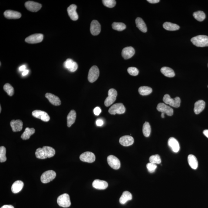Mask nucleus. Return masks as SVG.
Wrapping results in <instances>:
<instances>
[{
	"instance_id": "obj_1",
	"label": "nucleus",
	"mask_w": 208,
	"mask_h": 208,
	"mask_svg": "<svg viewBox=\"0 0 208 208\" xmlns=\"http://www.w3.org/2000/svg\"><path fill=\"white\" fill-rule=\"evenodd\" d=\"M55 154V150L52 147L44 146L37 149L35 152L36 157L39 159H44L53 157Z\"/></svg>"
},
{
	"instance_id": "obj_2",
	"label": "nucleus",
	"mask_w": 208,
	"mask_h": 208,
	"mask_svg": "<svg viewBox=\"0 0 208 208\" xmlns=\"http://www.w3.org/2000/svg\"><path fill=\"white\" fill-rule=\"evenodd\" d=\"M191 41L193 45L197 47L208 46V36H197L192 38Z\"/></svg>"
},
{
	"instance_id": "obj_3",
	"label": "nucleus",
	"mask_w": 208,
	"mask_h": 208,
	"mask_svg": "<svg viewBox=\"0 0 208 208\" xmlns=\"http://www.w3.org/2000/svg\"><path fill=\"white\" fill-rule=\"evenodd\" d=\"M163 101L166 104H169L174 107H179L180 105L181 100L180 97H176L174 99L172 98L168 94H166L163 99Z\"/></svg>"
},
{
	"instance_id": "obj_4",
	"label": "nucleus",
	"mask_w": 208,
	"mask_h": 208,
	"mask_svg": "<svg viewBox=\"0 0 208 208\" xmlns=\"http://www.w3.org/2000/svg\"><path fill=\"white\" fill-rule=\"evenodd\" d=\"M57 203L61 207H69L71 205L69 195L67 193H64L60 196L57 199Z\"/></svg>"
},
{
	"instance_id": "obj_5",
	"label": "nucleus",
	"mask_w": 208,
	"mask_h": 208,
	"mask_svg": "<svg viewBox=\"0 0 208 208\" xmlns=\"http://www.w3.org/2000/svg\"><path fill=\"white\" fill-rule=\"evenodd\" d=\"M125 111V107L121 103H118L113 104L108 110L109 113L111 114H123Z\"/></svg>"
},
{
	"instance_id": "obj_6",
	"label": "nucleus",
	"mask_w": 208,
	"mask_h": 208,
	"mask_svg": "<svg viewBox=\"0 0 208 208\" xmlns=\"http://www.w3.org/2000/svg\"><path fill=\"white\" fill-rule=\"evenodd\" d=\"M56 174L53 170H49L44 172L41 175V180L42 182L47 183L51 182L55 178Z\"/></svg>"
},
{
	"instance_id": "obj_7",
	"label": "nucleus",
	"mask_w": 208,
	"mask_h": 208,
	"mask_svg": "<svg viewBox=\"0 0 208 208\" xmlns=\"http://www.w3.org/2000/svg\"><path fill=\"white\" fill-rule=\"evenodd\" d=\"M100 75L99 70L96 66H93L90 69L88 74V80L90 83L97 81Z\"/></svg>"
},
{
	"instance_id": "obj_8",
	"label": "nucleus",
	"mask_w": 208,
	"mask_h": 208,
	"mask_svg": "<svg viewBox=\"0 0 208 208\" xmlns=\"http://www.w3.org/2000/svg\"><path fill=\"white\" fill-rule=\"evenodd\" d=\"M117 96V92L114 89H110L108 92V97L104 101V105L108 107L115 101Z\"/></svg>"
},
{
	"instance_id": "obj_9",
	"label": "nucleus",
	"mask_w": 208,
	"mask_h": 208,
	"mask_svg": "<svg viewBox=\"0 0 208 208\" xmlns=\"http://www.w3.org/2000/svg\"><path fill=\"white\" fill-rule=\"evenodd\" d=\"M107 162L109 165L114 170H118L120 168L121 163L120 160L115 156L112 155L108 156Z\"/></svg>"
},
{
	"instance_id": "obj_10",
	"label": "nucleus",
	"mask_w": 208,
	"mask_h": 208,
	"mask_svg": "<svg viewBox=\"0 0 208 208\" xmlns=\"http://www.w3.org/2000/svg\"><path fill=\"white\" fill-rule=\"evenodd\" d=\"M43 35L41 34H34L26 38L25 41L29 44L38 43L43 41Z\"/></svg>"
},
{
	"instance_id": "obj_11",
	"label": "nucleus",
	"mask_w": 208,
	"mask_h": 208,
	"mask_svg": "<svg viewBox=\"0 0 208 208\" xmlns=\"http://www.w3.org/2000/svg\"><path fill=\"white\" fill-rule=\"evenodd\" d=\"M80 159L82 162L91 163L95 161L96 158L94 153L91 152H87L80 155Z\"/></svg>"
},
{
	"instance_id": "obj_12",
	"label": "nucleus",
	"mask_w": 208,
	"mask_h": 208,
	"mask_svg": "<svg viewBox=\"0 0 208 208\" xmlns=\"http://www.w3.org/2000/svg\"><path fill=\"white\" fill-rule=\"evenodd\" d=\"M25 6L27 9L32 12H38L42 7L41 4L32 1H27L25 3Z\"/></svg>"
},
{
	"instance_id": "obj_13",
	"label": "nucleus",
	"mask_w": 208,
	"mask_h": 208,
	"mask_svg": "<svg viewBox=\"0 0 208 208\" xmlns=\"http://www.w3.org/2000/svg\"><path fill=\"white\" fill-rule=\"evenodd\" d=\"M158 111L162 113L166 114L168 116H171L173 115V109L169 106L166 105L163 103H159L157 106Z\"/></svg>"
},
{
	"instance_id": "obj_14",
	"label": "nucleus",
	"mask_w": 208,
	"mask_h": 208,
	"mask_svg": "<svg viewBox=\"0 0 208 208\" xmlns=\"http://www.w3.org/2000/svg\"><path fill=\"white\" fill-rule=\"evenodd\" d=\"M32 115L36 118L41 119L43 121L48 122L50 120V117L48 113L39 110H36L32 112Z\"/></svg>"
},
{
	"instance_id": "obj_15",
	"label": "nucleus",
	"mask_w": 208,
	"mask_h": 208,
	"mask_svg": "<svg viewBox=\"0 0 208 208\" xmlns=\"http://www.w3.org/2000/svg\"><path fill=\"white\" fill-rule=\"evenodd\" d=\"M101 25L97 20H93L90 25V32L93 36H97L101 31Z\"/></svg>"
},
{
	"instance_id": "obj_16",
	"label": "nucleus",
	"mask_w": 208,
	"mask_h": 208,
	"mask_svg": "<svg viewBox=\"0 0 208 208\" xmlns=\"http://www.w3.org/2000/svg\"><path fill=\"white\" fill-rule=\"evenodd\" d=\"M77 6L75 4H71L67 9L69 16L73 21H77L78 19V15L77 12Z\"/></svg>"
},
{
	"instance_id": "obj_17",
	"label": "nucleus",
	"mask_w": 208,
	"mask_h": 208,
	"mask_svg": "<svg viewBox=\"0 0 208 208\" xmlns=\"http://www.w3.org/2000/svg\"><path fill=\"white\" fill-rule=\"evenodd\" d=\"M119 142L124 147H128L133 144L134 140L131 136L125 135L120 138Z\"/></svg>"
},
{
	"instance_id": "obj_18",
	"label": "nucleus",
	"mask_w": 208,
	"mask_h": 208,
	"mask_svg": "<svg viewBox=\"0 0 208 208\" xmlns=\"http://www.w3.org/2000/svg\"><path fill=\"white\" fill-rule=\"evenodd\" d=\"M135 53L134 49L132 47L125 48L122 51V56L125 60H128L132 57Z\"/></svg>"
},
{
	"instance_id": "obj_19",
	"label": "nucleus",
	"mask_w": 208,
	"mask_h": 208,
	"mask_svg": "<svg viewBox=\"0 0 208 208\" xmlns=\"http://www.w3.org/2000/svg\"><path fill=\"white\" fill-rule=\"evenodd\" d=\"M168 145L172 151L175 153L178 152L180 150L179 142L174 138L171 137L169 139Z\"/></svg>"
},
{
	"instance_id": "obj_20",
	"label": "nucleus",
	"mask_w": 208,
	"mask_h": 208,
	"mask_svg": "<svg viewBox=\"0 0 208 208\" xmlns=\"http://www.w3.org/2000/svg\"><path fill=\"white\" fill-rule=\"evenodd\" d=\"M4 15L8 19H18L21 18V14L18 11L9 10L4 12Z\"/></svg>"
},
{
	"instance_id": "obj_21",
	"label": "nucleus",
	"mask_w": 208,
	"mask_h": 208,
	"mask_svg": "<svg viewBox=\"0 0 208 208\" xmlns=\"http://www.w3.org/2000/svg\"><path fill=\"white\" fill-rule=\"evenodd\" d=\"M92 186L94 188L97 190H104L108 186V183L105 181L97 179L93 181Z\"/></svg>"
},
{
	"instance_id": "obj_22",
	"label": "nucleus",
	"mask_w": 208,
	"mask_h": 208,
	"mask_svg": "<svg viewBox=\"0 0 208 208\" xmlns=\"http://www.w3.org/2000/svg\"><path fill=\"white\" fill-rule=\"evenodd\" d=\"M45 97L51 104L54 106L61 105V101L60 98L57 96L50 93H46Z\"/></svg>"
},
{
	"instance_id": "obj_23",
	"label": "nucleus",
	"mask_w": 208,
	"mask_h": 208,
	"mask_svg": "<svg viewBox=\"0 0 208 208\" xmlns=\"http://www.w3.org/2000/svg\"><path fill=\"white\" fill-rule=\"evenodd\" d=\"M10 125L14 132L20 131L22 130L23 123L21 120H12L10 122Z\"/></svg>"
},
{
	"instance_id": "obj_24",
	"label": "nucleus",
	"mask_w": 208,
	"mask_h": 208,
	"mask_svg": "<svg viewBox=\"0 0 208 208\" xmlns=\"http://www.w3.org/2000/svg\"><path fill=\"white\" fill-rule=\"evenodd\" d=\"M206 103L202 100H199L195 103L194 105V111L196 114H199L204 110Z\"/></svg>"
},
{
	"instance_id": "obj_25",
	"label": "nucleus",
	"mask_w": 208,
	"mask_h": 208,
	"mask_svg": "<svg viewBox=\"0 0 208 208\" xmlns=\"http://www.w3.org/2000/svg\"><path fill=\"white\" fill-rule=\"evenodd\" d=\"M24 186V183L21 180L16 181L12 184L11 190L13 193H17L22 190Z\"/></svg>"
},
{
	"instance_id": "obj_26",
	"label": "nucleus",
	"mask_w": 208,
	"mask_h": 208,
	"mask_svg": "<svg viewBox=\"0 0 208 208\" xmlns=\"http://www.w3.org/2000/svg\"><path fill=\"white\" fill-rule=\"evenodd\" d=\"M77 113L74 110H71L67 116V126L68 127H71L72 125L75 122Z\"/></svg>"
},
{
	"instance_id": "obj_27",
	"label": "nucleus",
	"mask_w": 208,
	"mask_h": 208,
	"mask_svg": "<svg viewBox=\"0 0 208 208\" xmlns=\"http://www.w3.org/2000/svg\"><path fill=\"white\" fill-rule=\"evenodd\" d=\"M132 196L131 193L130 192L126 191L123 192L122 195L119 199V202L121 204H124L127 201L132 200Z\"/></svg>"
},
{
	"instance_id": "obj_28",
	"label": "nucleus",
	"mask_w": 208,
	"mask_h": 208,
	"mask_svg": "<svg viewBox=\"0 0 208 208\" xmlns=\"http://www.w3.org/2000/svg\"><path fill=\"white\" fill-rule=\"evenodd\" d=\"M188 161L189 165L192 169L196 170L198 166V162L196 157L193 155H189L188 157Z\"/></svg>"
},
{
	"instance_id": "obj_29",
	"label": "nucleus",
	"mask_w": 208,
	"mask_h": 208,
	"mask_svg": "<svg viewBox=\"0 0 208 208\" xmlns=\"http://www.w3.org/2000/svg\"><path fill=\"white\" fill-rule=\"evenodd\" d=\"M136 24L138 28L143 32H146L147 31V26L143 20L140 18L136 19Z\"/></svg>"
},
{
	"instance_id": "obj_30",
	"label": "nucleus",
	"mask_w": 208,
	"mask_h": 208,
	"mask_svg": "<svg viewBox=\"0 0 208 208\" xmlns=\"http://www.w3.org/2000/svg\"><path fill=\"white\" fill-rule=\"evenodd\" d=\"M35 132V130L34 128H29L27 127L25 129V131L21 135V138L23 140H27L30 138V137Z\"/></svg>"
},
{
	"instance_id": "obj_31",
	"label": "nucleus",
	"mask_w": 208,
	"mask_h": 208,
	"mask_svg": "<svg viewBox=\"0 0 208 208\" xmlns=\"http://www.w3.org/2000/svg\"><path fill=\"white\" fill-rule=\"evenodd\" d=\"M161 72L166 77H174L175 76L174 71L170 67H162L161 69Z\"/></svg>"
},
{
	"instance_id": "obj_32",
	"label": "nucleus",
	"mask_w": 208,
	"mask_h": 208,
	"mask_svg": "<svg viewBox=\"0 0 208 208\" xmlns=\"http://www.w3.org/2000/svg\"><path fill=\"white\" fill-rule=\"evenodd\" d=\"M163 27L165 29L170 31H176L180 29L179 25L170 22H165L163 24Z\"/></svg>"
},
{
	"instance_id": "obj_33",
	"label": "nucleus",
	"mask_w": 208,
	"mask_h": 208,
	"mask_svg": "<svg viewBox=\"0 0 208 208\" xmlns=\"http://www.w3.org/2000/svg\"><path fill=\"white\" fill-rule=\"evenodd\" d=\"M138 92L142 95H148L152 93V89L150 87L143 86L139 87Z\"/></svg>"
},
{
	"instance_id": "obj_34",
	"label": "nucleus",
	"mask_w": 208,
	"mask_h": 208,
	"mask_svg": "<svg viewBox=\"0 0 208 208\" xmlns=\"http://www.w3.org/2000/svg\"><path fill=\"white\" fill-rule=\"evenodd\" d=\"M151 128L150 124L148 122H146L143 125V135L146 137H148L150 136Z\"/></svg>"
},
{
	"instance_id": "obj_35",
	"label": "nucleus",
	"mask_w": 208,
	"mask_h": 208,
	"mask_svg": "<svg viewBox=\"0 0 208 208\" xmlns=\"http://www.w3.org/2000/svg\"><path fill=\"white\" fill-rule=\"evenodd\" d=\"M193 16L196 20L199 21H202L206 18V14L202 11H198L193 13Z\"/></svg>"
},
{
	"instance_id": "obj_36",
	"label": "nucleus",
	"mask_w": 208,
	"mask_h": 208,
	"mask_svg": "<svg viewBox=\"0 0 208 208\" xmlns=\"http://www.w3.org/2000/svg\"><path fill=\"white\" fill-rule=\"evenodd\" d=\"M113 29L119 31H121L125 29V24L122 22H113L112 25Z\"/></svg>"
},
{
	"instance_id": "obj_37",
	"label": "nucleus",
	"mask_w": 208,
	"mask_h": 208,
	"mask_svg": "<svg viewBox=\"0 0 208 208\" xmlns=\"http://www.w3.org/2000/svg\"><path fill=\"white\" fill-rule=\"evenodd\" d=\"M6 150L4 146H1L0 147V162L1 163L4 162L6 161L7 158L6 157Z\"/></svg>"
},
{
	"instance_id": "obj_38",
	"label": "nucleus",
	"mask_w": 208,
	"mask_h": 208,
	"mask_svg": "<svg viewBox=\"0 0 208 208\" xmlns=\"http://www.w3.org/2000/svg\"><path fill=\"white\" fill-rule=\"evenodd\" d=\"M4 90L8 95L12 96L14 94V89L9 83H6L4 86Z\"/></svg>"
},
{
	"instance_id": "obj_39",
	"label": "nucleus",
	"mask_w": 208,
	"mask_h": 208,
	"mask_svg": "<svg viewBox=\"0 0 208 208\" xmlns=\"http://www.w3.org/2000/svg\"><path fill=\"white\" fill-rule=\"evenodd\" d=\"M149 161L150 163L155 164H160L161 163V160L160 156L159 155H155L151 156L149 158Z\"/></svg>"
},
{
	"instance_id": "obj_40",
	"label": "nucleus",
	"mask_w": 208,
	"mask_h": 208,
	"mask_svg": "<svg viewBox=\"0 0 208 208\" xmlns=\"http://www.w3.org/2000/svg\"><path fill=\"white\" fill-rule=\"evenodd\" d=\"M102 2L104 6L109 8H113L116 4V1L114 0H103Z\"/></svg>"
},
{
	"instance_id": "obj_41",
	"label": "nucleus",
	"mask_w": 208,
	"mask_h": 208,
	"mask_svg": "<svg viewBox=\"0 0 208 208\" xmlns=\"http://www.w3.org/2000/svg\"><path fill=\"white\" fill-rule=\"evenodd\" d=\"M74 62H75L73 61V60L71 59H67L64 62V67L69 71L72 68V67H73V66Z\"/></svg>"
},
{
	"instance_id": "obj_42",
	"label": "nucleus",
	"mask_w": 208,
	"mask_h": 208,
	"mask_svg": "<svg viewBox=\"0 0 208 208\" xmlns=\"http://www.w3.org/2000/svg\"><path fill=\"white\" fill-rule=\"evenodd\" d=\"M128 72L129 74L131 76H136L138 75L139 71L135 67H130L128 69Z\"/></svg>"
},
{
	"instance_id": "obj_43",
	"label": "nucleus",
	"mask_w": 208,
	"mask_h": 208,
	"mask_svg": "<svg viewBox=\"0 0 208 208\" xmlns=\"http://www.w3.org/2000/svg\"><path fill=\"white\" fill-rule=\"evenodd\" d=\"M147 168L150 173H153L155 171L157 168V165L154 163H149L147 165Z\"/></svg>"
},
{
	"instance_id": "obj_44",
	"label": "nucleus",
	"mask_w": 208,
	"mask_h": 208,
	"mask_svg": "<svg viewBox=\"0 0 208 208\" xmlns=\"http://www.w3.org/2000/svg\"><path fill=\"white\" fill-rule=\"evenodd\" d=\"M101 110L100 107H97L94 109V114L96 116H98L101 113Z\"/></svg>"
},
{
	"instance_id": "obj_45",
	"label": "nucleus",
	"mask_w": 208,
	"mask_h": 208,
	"mask_svg": "<svg viewBox=\"0 0 208 208\" xmlns=\"http://www.w3.org/2000/svg\"><path fill=\"white\" fill-rule=\"evenodd\" d=\"M77 68H78V65L77 64V63L74 62L73 66L72 67V68L69 70V71L71 72H74L77 71Z\"/></svg>"
},
{
	"instance_id": "obj_46",
	"label": "nucleus",
	"mask_w": 208,
	"mask_h": 208,
	"mask_svg": "<svg viewBox=\"0 0 208 208\" xmlns=\"http://www.w3.org/2000/svg\"><path fill=\"white\" fill-rule=\"evenodd\" d=\"M96 124L97 126H99V127H101L102 126L103 124H104V122L103 120H101V119H98L96 121Z\"/></svg>"
},
{
	"instance_id": "obj_47",
	"label": "nucleus",
	"mask_w": 208,
	"mask_h": 208,
	"mask_svg": "<svg viewBox=\"0 0 208 208\" xmlns=\"http://www.w3.org/2000/svg\"><path fill=\"white\" fill-rule=\"evenodd\" d=\"M148 2L152 4H156L160 2L159 0H147Z\"/></svg>"
},
{
	"instance_id": "obj_48",
	"label": "nucleus",
	"mask_w": 208,
	"mask_h": 208,
	"mask_svg": "<svg viewBox=\"0 0 208 208\" xmlns=\"http://www.w3.org/2000/svg\"><path fill=\"white\" fill-rule=\"evenodd\" d=\"M1 208H14V207L12 205H5L2 206Z\"/></svg>"
},
{
	"instance_id": "obj_49",
	"label": "nucleus",
	"mask_w": 208,
	"mask_h": 208,
	"mask_svg": "<svg viewBox=\"0 0 208 208\" xmlns=\"http://www.w3.org/2000/svg\"><path fill=\"white\" fill-rule=\"evenodd\" d=\"M26 67L25 65H22L20 67L19 70L20 71H24V70H26Z\"/></svg>"
},
{
	"instance_id": "obj_50",
	"label": "nucleus",
	"mask_w": 208,
	"mask_h": 208,
	"mask_svg": "<svg viewBox=\"0 0 208 208\" xmlns=\"http://www.w3.org/2000/svg\"><path fill=\"white\" fill-rule=\"evenodd\" d=\"M29 71L28 70H24V71H23L22 75L23 76L27 75L29 73Z\"/></svg>"
},
{
	"instance_id": "obj_51",
	"label": "nucleus",
	"mask_w": 208,
	"mask_h": 208,
	"mask_svg": "<svg viewBox=\"0 0 208 208\" xmlns=\"http://www.w3.org/2000/svg\"><path fill=\"white\" fill-rule=\"evenodd\" d=\"M203 134L208 138V130H206L203 131Z\"/></svg>"
},
{
	"instance_id": "obj_52",
	"label": "nucleus",
	"mask_w": 208,
	"mask_h": 208,
	"mask_svg": "<svg viewBox=\"0 0 208 208\" xmlns=\"http://www.w3.org/2000/svg\"><path fill=\"white\" fill-rule=\"evenodd\" d=\"M164 114H165L164 113H162L161 117H162V118H164V117H165Z\"/></svg>"
},
{
	"instance_id": "obj_53",
	"label": "nucleus",
	"mask_w": 208,
	"mask_h": 208,
	"mask_svg": "<svg viewBox=\"0 0 208 208\" xmlns=\"http://www.w3.org/2000/svg\"><path fill=\"white\" fill-rule=\"evenodd\" d=\"M1 106H0V112L1 113Z\"/></svg>"
},
{
	"instance_id": "obj_54",
	"label": "nucleus",
	"mask_w": 208,
	"mask_h": 208,
	"mask_svg": "<svg viewBox=\"0 0 208 208\" xmlns=\"http://www.w3.org/2000/svg\"></svg>"
},
{
	"instance_id": "obj_55",
	"label": "nucleus",
	"mask_w": 208,
	"mask_h": 208,
	"mask_svg": "<svg viewBox=\"0 0 208 208\" xmlns=\"http://www.w3.org/2000/svg\"></svg>"
}]
</instances>
